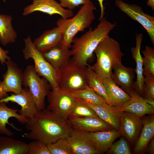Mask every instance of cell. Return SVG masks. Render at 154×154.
Masks as SVG:
<instances>
[{"label":"cell","mask_w":154,"mask_h":154,"mask_svg":"<svg viewBox=\"0 0 154 154\" xmlns=\"http://www.w3.org/2000/svg\"><path fill=\"white\" fill-rule=\"evenodd\" d=\"M25 127L29 132L25 133L23 137L46 144L66 137L72 129L68 119L47 108L38 111L25 123Z\"/></svg>","instance_id":"6da1fadb"},{"label":"cell","mask_w":154,"mask_h":154,"mask_svg":"<svg viewBox=\"0 0 154 154\" xmlns=\"http://www.w3.org/2000/svg\"><path fill=\"white\" fill-rule=\"evenodd\" d=\"M94 29L90 28L84 35L79 37H75L72 41V59L79 63L88 66V60L91 58L98 44L116 26L104 18Z\"/></svg>","instance_id":"7a4b0ae2"},{"label":"cell","mask_w":154,"mask_h":154,"mask_svg":"<svg viewBox=\"0 0 154 154\" xmlns=\"http://www.w3.org/2000/svg\"><path fill=\"white\" fill-rule=\"evenodd\" d=\"M96 8L90 0H88L81 7L77 13L70 19L62 17L57 21L56 25L60 31L62 41L60 46L69 49L73 40L79 32H84L95 19L94 11Z\"/></svg>","instance_id":"3957f363"},{"label":"cell","mask_w":154,"mask_h":154,"mask_svg":"<svg viewBox=\"0 0 154 154\" xmlns=\"http://www.w3.org/2000/svg\"><path fill=\"white\" fill-rule=\"evenodd\" d=\"M94 52L97 60L92 67L103 79L111 77L114 66L121 62L124 55L119 43L109 35L100 42Z\"/></svg>","instance_id":"277c9868"},{"label":"cell","mask_w":154,"mask_h":154,"mask_svg":"<svg viewBox=\"0 0 154 154\" xmlns=\"http://www.w3.org/2000/svg\"><path fill=\"white\" fill-rule=\"evenodd\" d=\"M58 70L59 87L71 91L88 86V67L72 58Z\"/></svg>","instance_id":"5b68a950"},{"label":"cell","mask_w":154,"mask_h":154,"mask_svg":"<svg viewBox=\"0 0 154 154\" xmlns=\"http://www.w3.org/2000/svg\"><path fill=\"white\" fill-rule=\"evenodd\" d=\"M25 46L23 50L25 59H32L35 70L38 75L45 78L51 89L58 87V70L55 68L43 57L35 46L30 36L24 40Z\"/></svg>","instance_id":"8992f818"},{"label":"cell","mask_w":154,"mask_h":154,"mask_svg":"<svg viewBox=\"0 0 154 154\" xmlns=\"http://www.w3.org/2000/svg\"><path fill=\"white\" fill-rule=\"evenodd\" d=\"M23 86L29 89L38 111L44 109L45 98L50 91V86L45 78H41L38 75L34 66L26 67L24 72Z\"/></svg>","instance_id":"52a82bcc"},{"label":"cell","mask_w":154,"mask_h":154,"mask_svg":"<svg viewBox=\"0 0 154 154\" xmlns=\"http://www.w3.org/2000/svg\"><path fill=\"white\" fill-rule=\"evenodd\" d=\"M47 96V109L68 119L76 99L71 92L58 87L52 89Z\"/></svg>","instance_id":"ba28073f"},{"label":"cell","mask_w":154,"mask_h":154,"mask_svg":"<svg viewBox=\"0 0 154 154\" xmlns=\"http://www.w3.org/2000/svg\"><path fill=\"white\" fill-rule=\"evenodd\" d=\"M116 6L131 19L137 21L145 29L152 44H154V17L145 13L139 6L116 0Z\"/></svg>","instance_id":"9c48e42d"},{"label":"cell","mask_w":154,"mask_h":154,"mask_svg":"<svg viewBox=\"0 0 154 154\" xmlns=\"http://www.w3.org/2000/svg\"><path fill=\"white\" fill-rule=\"evenodd\" d=\"M33 3L24 9L23 15L27 16L35 11H40L50 16L58 14L64 19H68L74 16L72 10L61 6L55 0H32Z\"/></svg>","instance_id":"30bf717a"},{"label":"cell","mask_w":154,"mask_h":154,"mask_svg":"<svg viewBox=\"0 0 154 154\" xmlns=\"http://www.w3.org/2000/svg\"><path fill=\"white\" fill-rule=\"evenodd\" d=\"M66 138L73 154H97L89 132L72 128Z\"/></svg>","instance_id":"8fae6325"},{"label":"cell","mask_w":154,"mask_h":154,"mask_svg":"<svg viewBox=\"0 0 154 154\" xmlns=\"http://www.w3.org/2000/svg\"><path fill=\"white\" fill-rule=\"evenodd\" d=\"M15 103L20 106L21 109L18 111L19 114L29 120L35 115L38 111L34 98L27 87L23 88L17 94H12L10 96L0 100V102Z\"/></svg>","instance_id":"7c38bea8"},{"label":"cell","mask_w":154,"mask_h":154,"mask_svg":"<svg viewBox=\"0 0 154 154\" xmlns=\"http://www.w3.org/2000/svg\"><path fill=\"white\" fill-rule=\"evenodd\" d=\"M5 63L7 70L3 76V90L7 93H19L23 89L24 72L11 59L7 60Z\"/></svg>","instance_id":"4fadbf2b"},{"label":"cell","mask_w":154,"mask_h":154,"mask_svg":"<svg viewBox=\"0 0 154 154\" xmlns=\"http://www.w3.org/2000/svg\"><path fill=\"white\" fill-rule=\"evenodd\" d=\"M119 131L121 135L132 143L136 140L143 124L141 117L128 112H120Z\"/></svg>","instance_id":"5bb4252c"},{"label":"cell","mask_w":154,"mask_h":154,"mask_svg":"<svg viewBox=\"0 0 154 154\" xmlns=\"http://www.w3.org/2000/svg\"><path fill=\"white\" fill-rule=\"evenodd\" d=\"M143 35L142 33L137 34L136 37V45L131 48L132 57L136 63V68L135 71L136 74L137 79L134 82V89L138 94L143 98L145 96L144 77L143 74L142 57L140 50Z\"/></svg>","instance_id":"9a60e30c"},{"label":"cell","mask_w":154,"mask_h":154,"mask_svg":"<svg viewBox=\"0 0 154 154\" xmlns=\"http://www.w3.org/2000/svg\"><path fill=\"white\" fill-rule=\"evenodd\" d=\"M129 100L121 108H117L119 112L133 113L141 118L147 114H153L154 108L150 105L134 89L129 94Z\"/></svg>","instance_id":"2e32d148"},{"label":"cell","mask_w":154,"mask_h":154,"mask_svg":"<svg viewBox=\"0 0 154 154\" xmlns=\"http://www.w3.org/2000/svg\"><path fill=\"white\" fill-rule=\"evenodd\" d=\"M68 120L72 128L88 132L105 131L114 129L99 117H69Z\"/></svg>","instance_id":"e0dca14e"},{"label":"cell","mask_w":154,"mask_h":154,"mask_svg":"<svg viewBox=\"0 0 154 154\" xmlns=\"http://www.w3.org/2000/svg\"><path fill=\"white\" fill-rule=\"evenodd\" d=\"M113 70L114 71L111 76V78L129 94L134 89L135 69L131 67H125L121 62L115 64Z\"/></svg>","instance_id":"ac0fdd59"},{"label":"cell","mask_w":154,"mask_h":154,"mask_svg":"<svg viewBox=\"0 0 154 154\" xmlns=\"http://www.w3.org/2000/svg\"><path fill=\"white\" fill-rule=\"evenodd\" d=\"M89 135L95 146L97 154H103L106 152L114 141L121 135L119 130L115 129L89 132Z\"/></svg>","instance_id":"d6986e66"},{"label":"cell","mask_w":154,"mask_h":154,"mask_svg":"<svg viewBox=\"0 0 154 154\" xmlns=\"http://www.w3.org/2000/svg\"><path fill=\"white\" fill-rule=\"evenodd\" d=\"M5 102H0V134L11 137L14 133L7 128V124H9L17 131H21L22 130L16 127L13 123L9 122V120L10 118L14 117L23 124H25L28 120L17 113V109L10 108L7 106Z\"/></svg>","instance_id":"ffe728a7"},{"label":"cell","mask_w":154,"mask_h":154,"mask_svg":"<svg viewBox=\"0 0 154 154\" xmlns=\"http://www.w3.org/2000/svg\"><path fill=\"white\" fill-rule=\"evenodd\" d=\"M62 38L60 31L57 27L44 31L33 42L37 50L42 53L52 48L60 46Z\"/></svg>","instance_id":"44dd1931"},{"label":"cell","mask_w":154,"mask_h":154,"mask_svg":"<svg viewBox=\"0 0 154 154\" xmlns=\"http://www.w3.org/2000/svg\"><path fill=\"white\" fill-rule=\"evenodd\" d=\"M80 99L90 107L100 118L114 128L119 130L120 125V112L117 108L110 105L102 106L92 104Z\"/></svg>","instance_id":"7402d4cb"},{"label":"cell","mask_w":154,"mask_h":154,"mask_svg":"<svg viewBox=\"0 0 154 154\" xmlns=\"http://www.w3.org/2000/svg\"><path fill=\"white\" fill-rule=\"evenodd\" d=\"M103 82L112 106L120 108L130 99V96L120 88L111 77L103 79Z\"/></svg>","instance_id":"603a6c76"},{"label":"cell","mask_w":154,"mask_h":154,"mask_svg":"<svg viewBox=\"0 0 154 154\" xmlns=\"http://www.w3.org/2000/svg\"><path fill=\"white\" fill-rule=\"evenodd\" d=\"M141 119L143 124L142 131L134 149V153H137L143 152L146 149L154 135V116L143 117Z\"/></svg>","instance_id":"cb8c5ba5"},{"label":"cell","mask_w":154,"mask_h":154,"mask_svg":"<svg viewBox=\"0 0 154 154\" xmlns=\"http://www.w3.org/2000/svg\"><path fill=\"white\" fill-rule=\"evenodd\" d=\"M42 54L45 59L58 70L66 65L72 56L71 50L63 48L60 46L52 48Z\"/></svg>","instance_id":"d4e9b609"},{"label":"cell","mask_w":154,"mask_h":154,"mask_svg":"<svg viewBox=\"0 0 154 154\" xmlns=\"http://www.w3.org/2000/svg\"><path fill=\"white\" fill-rule=\"evenodd\" d=\"M28 143L10 137H0V154H27Z\"/></svg>","instance_id":"484cf974"},{"label":"cell","mask_w":154,"mask_h":154,"mask_svg":"<svg viewBox=\"0 0 154 154\" xmlns=\"http://www.w3.org/2000/svg\"><path fill=\"white\" fill-rule=\"evenodd\" d=\"M12 19L11 15L0 14V43L3 46L15 42L17 38L11 24Z\"/></svg>","instance_id":"4316f807"},{"label":"cell","mask_w":154,"mask_h":154,"mask_svg":"<svg viewBox=\"0 0 154 154\" xmlns=\"http://www.w3.org/2000/svg\"><path fill=\"white\" fill-rule=\"evenodd\" d=\"M88 67V85L99 95L103 97L107 104L111 105L110 98L104 85L103 79L93 69L92 66Z\"/></svg>","instance_id":"83f0119b"},{"label":"cell","mask_w":154,"mask_h":154,"mask_svg":"<svg viewBox=\"0 0 154 154\" xmlns=\"http://www.w3.org/2000/svg\"><path fill=\"white\" fill-rule=\"evenodd\" d=\"M76 98L89 103L102 106L109 105L106 100L98 95L89 86L85 88L71 91Z\"/></svg>","instance_id":"f1b7e54d"},{"label":"cell","mask_w":154,"mask_h":154,"mask_svg":"<svg viewBox=\"0 0 154 154\" xmlns=\"http://www.w3.org/2000/svg\"><path fill=\"white\" fill-rule=\"evenodd\" d=\"M90 117H99L90 107L82 102L80 99L76 98L75 102L68 117L84 118Z\"/></svg>","instance_id":"f546056e"},{"label":"cell","mask_w":154,"mask_h":154,"mask_svg":"<svg viewBox=\"0 0 154 154\" xmlns=\"http://www.w3.org/2000/svg\"><path fill=\"white\" fill-rule=\"evenodd\" d=\"M142 52L144 57H142L143 74L145 76L151 74L154 76V49L146 46Z\"/></svg>","instance_id":"4dcf8cb0"},{"label":"cell","mask_w":154,"mask_h":154,"mask_svg":"<svg viewBox=\"0 0 154 154\" xmlns=\"http://www.w3.org/2000/svg\"><path fill=\"white\" fill-rule=\"evenodd\" d=\"M47 146L51 154H73L66 137L60 138Z\"/></svg>","instance_id":"1f68e13d"},{"label":"cell","mask_w":154,"mask_h":154,"mask_svg":"<svg viewBox=\"0 0 154 154\" xmlns=\"http://www.w3.org/2000/svg\"><path fill=\"white\" fill-rule=\"evenodd\" d=\"M110 154H131L129 145L124 137H121L117 141L112 143L110 148L106 151Z\"/></svg>","instance_id":"d6a6232c"},{"label":"cell","mask_w":154,"mask_h":154,"mask_svg":"<svg viewBox=\"0 0 154 154\" xmlns=\"http://www.w3.org/2000/svg\"><path fill=\"white\" fill-rule=\"evenodd\" d=\"M27 154H51L47 144L38 140H35L28 144Z\"/></svg>","instance_id":"836d02e7"},{"label":"cell","mask_w":154,"mask_h":154,"mask_svg":"<svg viewBox=\"0 0 154 154\" xmlns=\"http://www.w3.org/2000/svg\"><path fill=\"white\" fill-rule=\"evenodd\" d=\"M145 76V96L143 98L146 101H154V76L149 74Z\"/></svg>","instance_id":"e575fe53"},{"label":"cell","mask_w":154,"mask_h":154,"mask_svg":"<svg viewBox=\"0 0 154 154\" xmlns=\"http://www.w3.org/2000/svg\"><path fill=\"white\" fill-rule=\"evenodd\" d=\"M60 4L63 8L72 10L79 5H83L86 3L88 0H59Z\"/></svg>","instance_id":"d590c367"},{"label":"cell","mask_w":154,"mask_h":154,"mask_svg":"<svg viewBox=\"0 0 154 154\" xmlns=\"http://www.w3.org/2000/svg\"><path fill=\"white\" fill-rule=\"evenodd\" d=\"M9 52L8 50H5L0 46V62L3 65L6 63V60L11 59V57L7 55Z\"/></svg>","instance_id":"8d00e7d4"},{"label":"cell","mask_w":154,"mask_h":154,"mask_svg":"<svg viewBox=\"0 0 154 154\" xmlns=\"http://www.w3.org/2000/svg\"><path fill=\"white\" fill-rule=\"evenodd\" d=\"M148 145L147 151L149 154H153L154 153V139L153 138L150 141Z\"/></svg>","instance_id":"74e56055"},{"label":"cell","mask_w":154,"mask_h":154,"mask_svg":"<svg viewBox=\"0 0 154 154\" xmlns=\"http://www.w3.org/2000/svg\"><path fill=\"white\" fill-rule=\"evenodd\" d=\"M8 96L7 93L3 90L2 81H0V100L6 98Z\"/></svg>","instance_id":"f35d334b"},{"label":"cell","mask_w":154,"mask_h":154,"mask_svg":"<svg viewBox=\"0 0 154 154\" xmlns=\"http://www.w3.org/2000/svg\"><path fill=\"white\" fill-rule=\"evenodd\" d=\"M97 0L99 2L101 9L100 15L99 18V20H100L104 18L105 8L103 5V2L105 0Z\"/></svg>","instance_id":"ab89813d"},{"label":"cell","mask_w":154,"mask_h":154,"mask_svg":"<svg viewBox=\"0 0 154 154\" xmlns=\"http://www.w3.org/2000/svg\"><path fill=\"white\" fill-rule=\"evenodd\" d=\"M147 5L154 10V0H148L146 2Z\"/></svg>","instance_id":"60d3db41"},{"label":"cell","mask_w":154,"mask_h":154,"mask_svg":"<svg viewBox=\"0 0 154 154\" xmlns=\"http://www.w3.org/2000/svg\"><path fill=\"white\" fill-rule=\"evenodd\" d=\"M6 0H3V2L4 3H5V2H6Z\"/></svg>","instance_id":"b9f144b4"}]
</instances>
